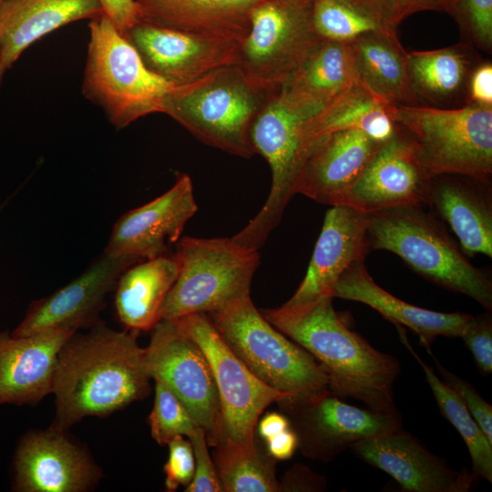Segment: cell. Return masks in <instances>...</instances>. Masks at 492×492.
Here are the masks:
<instances>
[{"label": "cell", "mask_w": 492, "mask_h": 492, "mask_svg": "<svg viewBox=\"0 0 492 492\" xmlns=\"http://www.w3.org/2000/svg\"><path fill=\"white\" fill-rule=\"evenodd\" d=\"M138 333L100 323L68 338L57 355L50 428L66 432L84 417L108 415L148 395L150 377Z\"/></svg>", "instance_id": "6da1fadb"}, {"label": "cell", "mask_w": 492, "mask_h": 492, "mask_svg": "<svg viewBox=\"0 0 492 492\" xmlns=\"http://www.w3.org/2000/svg\"><path fill=\"white\" fill-rule=\"evenodd\" d=\"M333 299L282 304L261 313L319 362L329 377L332 394L356 399L374 411H397L394 384L400 373L398 360L351 330L334 310Z\"/></svg>", "instance_id": "7a4b0ae2"}, {"label": "cell", "mask_w": 492, "mask_h": 492, "mask_svg": "<svg viewBox=\"0 0 492 492\" xmlns=\"http://www.w3.org/2000/svg\"><path fill=\"white\" fill-rule=\"evenodd\" d=\"M425 208L400 206L366 214L369 251H391L421 276L491 312V281L468 261L443 221Z\"/></svg>", "instance_id": "3957f363"}, {"label": "cell", "mask_w": 492, "mask_h": 492, "mask_svg": "<svg viewBox=\"0 0 492 492\" xmlns=\"http://www.w3.org/2000/svg\"><path fill=\"white\" fill-rule=\"evenodd\" d=\"M323 108L282 87L268 95L253 121L251 140L256 154L261 155L271 168V190L255 217L231 237L236 243L258 250L280 223L287 205L297 194L311 149L304 137L305 126Z\"/></svg>", "instance_id": "277c9868"}, {"label": "cell", "mask_w": 492, "mask_h": 492, "mask_svg": "<svg viewBox=\"0 0 492 492\" xmlns=\"http://www.w3.org/2000/svg\"><path fill=\"white\" fill-rule=\"evenodd\" d=\"M267 97L230 65L174 87L162 101L161 113L204 144L249 159L256 154L251 129Z\"/></svg>", "instance_id": "5b68a950"}, {"label": "cell", "mask_w": 492, "mask_h": 492, "mask_svg": "<svg viewBox=\"0 0 492 492\" xmlns=\"http://www.w3.org/2000/svg\"><path fill=\"white\" fill-rule=\"evenodd\" d=\"M206 314L233 354L270 387L298 399L331 392L323 367L275 329L250 293Z\"/></svg>", "instance_id": "8992f818"}, {"label": "cell", "mask_w": 492, "mask_h": 492, "mask_svg": "<svg viewBox=\"0 0 492 492\" xmlns=\"http://www.w3.org/2000/svg\"><path fill=\"white\" fill-rule=\"evenodd\" d=\"M82 92L122 129L140 118L161 113L174 86L150 71L138 51L103 13L89 23Z\"/></svg>", "instance_id": "52a82bcc"}, {"label": "cell", "mask_w": 492, "mask_h": 492, "mask_svg": "<svg viewBox=\"0 0 492 492\" xmlns=\"http://www.w3.org/2000/svg\"><path fill=\"white\" fill-rule=\"evenodd\" d=\"M391 117L411 139L432 177L457 174L490 181L492 107L468 103L448 109L404 105L393 107Z\"/></svg>", "instance_id": "ba28073f"}, {"label": "cell", "mask_w": 492, "mask_h": 492, "mask_svg": "<svg viewBox=\"0 0 492 492\" xmlns=\"http://www.w3.org/2000/svg\"><path fill=\"white\" fill-rule=\"evenodd\" d=\"M178 277L159 311V320L209 313L250 293L260 265L258 250L231 238L183 237L174 253Z\"/></svg>", "instance_id": "9c48e42d"}, {"label": "cell", "mask_w": 492, "mask_h": 492, "mask_svg": "<svg viewBox=\"0 0 492 492\" xmlns=\"http://www.w3.org/2000/svg\"><path fill=\"white\" fill-rule=\"evenodd\" d=\"M313 0H264L250 14L236 66L261 92L280 89L323 40L312 21Z\"/></svg>", "instance_id": "30bf717a"}, {"label": "cell", "mask_w": 492, "mask_h": 492, "mask_svg": "<svg viewBox=\"0 0 492 492\" xmlns=\"http://www.w3.org/2000/svg\"><path fill=\"white\" fill-rule=\"evenodd\" d=\"M173 321L202 349L217 386L219 413L214 429L206 435L208 445H254V432L262 412L290 395L258 379L229 348L206 313Z\"/></svg>", "instance_id": "8fae6325"}, {"label": "cell", "mask_w": 492, "mask_h": 492, "mask_svg": "<svg viewBox=\"0 0 492 492\" xmlns=\"http://www.w3.org/2000/svg\"><path fill=\"white\" fill-rule=\"evenodd\" d=\"M298 438L302 454L330 462L355 442L402 428L398 411L377 412L348 405L331 392L277 402Z\"/></svg>", "instance_id": "7c38bea8"}, {"label": "cell", "mask_w": 492, "mask_h": 492, "mask_svg": "<svg viewBox=\"0 0 492 492\" xmlns=\"http://www.w3.org/2000/svg\"><path fill=\"white\" fill-rule=\"evenodd\" d=\"M150 331L143 356L148 374L166 384L210 434L219 413V395L204 352L173 320H159Z\"/></svg>", "instance_id": "4fadbf2b"}, {"label": "cell", "mask_w": 492, "mask_h": 492, "mask_svg": "<svg viewBox=\"0 0 492 492\" xmlns=\"http://www.w3.org/2000/svg\"><path fill=\"white\" fill-rule=\"evenodd\" d=\"M432 176L408 136L396 128L381 144L340 205L368 214L400 206L427 207Z\"/></svg>", "instance_id": "5bb4252c"}, {"label": "cell", "mask_w": 492, "mask_h": 492, "mask_svg": "<svg viewBox=\"0 0 492 492\" xmlns=\"http://www.w3.org/2000/svg\"><path fill=\"white\" fill-rule=\"evenodd\" d=\"M138 263L128 256L103 251L76 279L54 293L33 302L13 336H26L51 329L91 328L100 323L107 294L121 273Z\"/></svg>", "instance_id": "9a60e30c"}, {"label": "cell", "mask_w": 492, "mask_h": 492, "mask_svg": "<svg viewBox=\"0 0 492 492\" xmlns=\"http://www.w3.org/2000/svg\"><path fill=\"white\" fill-rule=\"evenodd\" d=\"M146 67L174 87L236 65L239 43L138 22L125 35Z\"/></svg>", "instance_id": "2e32d148"}, {"label": "cell", "mask_w": 492, "mask_h": 492, "mask_svg": "<svg viewBox=\"0 0 492 492\" xmlns=\"http://www.w3.org/2000/svg\"><path fill=\"white\" fill-rule=\"evenodd\" d=\"M197 210L191 179L181 174L165 193L118 218L104 252L137 262L169 254Z\"/></svg>", "instance_id": "e0dca14e"}, {"label": "cell", "mask_w": 492, "mask_h": 492, "mask_svg": "<svg viewBox=\"0 0 492 492\" xmlns=\"http://www.w3.org/2000/svg\"><path fill=\"white\" fill-rule=\"evenodd\" d=\"M350 449L409 492H466L477 479L466 467L452 469L403 427L359 440Z\"/></svg>", "instance_id": "ac0fdd59"}, {"label": "cell", "mask_w": 492, "mask_h": 492, "mask_svg": "<svg viewBox=\"0 0 492 492\" xmlns=\"http://www.w3.org/2000/svg\"><path fill=\"white\" fill-rule=\"evenodd\" d=\"M16 489L24 492H83L100 473L88 455L65 432L49 428L21 441L15 457Z\"/></svg>", "instance_id": "d6986e66"}, {"label": "cell", "mask_w": 492, "mask_h": 492, "mask_svg": "<svg viewBox=\"0 0 492 492\" xmlns=\"http://www.w3.org/2000/svg\"><path fill=\"white\" fill-rule=\"evenodd\" d=\"M369 252L366 214L344 205L327 210L302 282L284 303L297 306L332 297L340 277ZM333 298V297H332Z\"/></svg>", "instance_id": "ffe728a7"}, {"label": "cell", "mask_w": 492, "mask_h": 492, "mask_svg": "<svg viewBox=\"0 0 492 492\" xmlns=\"http://www.w3.org/2000/svg\"><path fill=\"white\" fill-rule=\"evenodd\" d=\"M382 143L361 130H343L315 139L302 167L297 193L330 206L340 205Z\"/></svg>", "instance_id": "44dd1931"}, {"label": "cell", "mask_w": 492, "mask_h": 492, "mask_svg": "<svg viewBox=\"0 0 492 492\" xmlns=\"http://www.w3.org/2000/svg\"><path fill=\"white\" fill-rule=\"evenodd\" d=\"M76 331L0 333V404H33L53 393L57 355Z\"/></svg>", "instance_id": "7402d4cb"}, {"label": "cell", "mask_w": 492, "mask_h": 492, "mask_svg": "<svg viewBox=\"0 0 492 492\" xmlns=\"http://www.w3.org/2000/svg\"><path fill=\"white\" fill-rule=\"evenodd\" d=\"M491 195L487 181L457 174L432 177L427 207L448 224L466 256L492 257Z\"/></svg>", "instance_id": "603a6c76"}, {"label": "cell", "mask_w": 492, "mask_h": 492, "mask_svg": "<svg viewBox=\"0 0 492 492\" xmlns=\"http://www.w3.org/2000/svg\"><path fill=\"white\" fill-rule=\"evenodd\" d=\"M333 298L362 302L377 311L396 326H406L430 351L438 336L461 337L472 315L463 313H440L407 303L375 283L364 261L354 263L337 281Z\"/></svg>", "instance_id": "cb8c5ba5"}, {"label": "cell", "mask_w": 492, "mask_h": 492, "mask_svg": "<svg viewBox=\"0 0 492 492\" xmlns=\"http://www.w3.org/2000/svg\"><path fill=\"white\" fill-rule=\"evenodd\" d=\"M98 0H2L0 53L6 69L33 43L54 30L102 15Z\"/></svg>", "instance_id": "d4e9b609"}, {"label": "cell", "mask_w": 492, "mask_h": 492, "mask_svg": "<svg viewBox=\"0 0 492 492\" xmlns=\"http://www.w3.org/2000/svg\"><path fill=\"white\" fill-rule=\"evenodd\" d=\"M358 81L391 107L417 105L407 53L395 32L365 35L350 43Z\"/></svg>", "instance_id": "484cf974"}, {"label": "cell", "mask_w": 492, "mask_h": 492, "mask_svg": "<svg viewBox=\"0 0 492 492\" xmlns=\"http://www.w3.org/2000/svg\"><path fill=\"white\" fill-rule=\"evenodd\" d=\"M178 273V261L169 253L126 269L115 286L119 323L128 330L150 331L159 321L160 308Z\"/></svg>", "instance_id": "4316f807"}, {"label": "cell", "mask_w": 492, "mask_h": 492, "mask_svg": "<svg viewBox=\"0 0 492 492\" xmlns=\"http://www.w3.org/2000/svg\"><path fill=\"white\" fill-rule=\"evenodd\" d=\"M392 108L357 82L308 120L305 140L311 147L315 139L330 133L361 130L384 143L396 131Z\"/></svg>", "instance_id": "83f0119b"}, {"label": "cell", "mask_w": 492, "mask_h": 492, "mask_svg": "<svg viewBox=\"0 0 492 492\" xmlns=\"http://www.w3.org/2000/svg\"><path fill=\"white\" fill-rule=\"evenodd\" d=\"M357 82L350 44L323 39L282 87L325 107Z\"/></svg>", "instance_id": "f1b7e54d"}, {"label": "cell", "mask_w": 492, "mask_h": 492, "mask_svg": "<svg viewBox=\"0 0 492 492\" xmlns=\"http://www.w3.org/2000/svg\"><path fill=\"white\" fill-rule=\"evenodd\" d=\"M413 88L419 97L439 101L458 94L470 76V60L461 45L407 53Z\"/></svg>", "instance_id": "f546056e"}, {"label": "cell", "mask_w": 492, "mask_h": 492, "mask_svg": "<svg viewBox=\"0 0 492 492\" xmlns=\"http://www.w3.org/2000/svg\"><path fill=\"white\" fill-rule=\"evenodd\" d=\"M401 343L409 350L422 367L439 409L464 439L469 451L473 474L477 478L492 482V443H490L475 418L456 393L447 386L415 352L405 332L396 326Z\"/></svg>", "instance_id": "4dcf8cb0"}, {"label": "cell", "mask_w": 492, "mask_h": 492, "mask_svg": "<svg viewBox=\"0 0 492 492\" xmlns=\"http://www.w3.org/2000/svg\"><path fill=\"white\" fill-rule=\"evenodd\" d=\"M214 447L212 460L224 491H280L275 459L256 443L252 446L223 443Z\"/></svg>", "instance_id": "1f68e13d"}, {"label": "cell", "mask_w": 492, "mask_h": 492, "mask_svg": "<svg viewBox=\"0 0 492 492\" xmlns=\"http://www.w3.org/2000/svg\"><path fill=\"white\" fill-rule=\"evenodd\" d=\"M312 21L322 39L347 44L372 33L395 32L359 0H313Z\"/></svg>", "instance_id": "d6a6232c"}, {"label": "cell", "mask_w": 492, "mask_h": 492, "mask_svg": "<svg viewBox=\"0 0 492 492\" xmlns=\"http://www.w3.org/2000/svg\"><path fill=\"white\" fill-rule=\"evenodd\" d=\"M149 425L153 439L160 446L176 436L190 438L199 426L184 405L162 382L155 380V398Z\"/></svg>", "instance_id": "836d02e7"}, {"label": "cell", "mask_w": 492, "mask_h": 492, "mask_svg": "<svg viewBox=\"0 0 492 492\" xmlns=\"http://www.w3.org/2000/svg\"><path fill=\"white\" fill-rule=\"evenodd\" d=\"M446 12L479 48L492 47V0H447Z\"/></svg>", "instance_id": "e575fe53"}, {"label": "cell", "mask_w": 492, "mask_h": 492, "mask_svg": "<svg viewBox=\"0 0 492 492\" xmlns=\"http://www.w3.org/2000/svg\"><path fill=\"white\" fill-rule=\"evenodd\" d=\"M441 380L454 390L492 443V406L467 381L449 372L433 356Z\"/></svg>", "instance_id": "d590c367"}, {"label": "cell", "mask_w": 492, "mask_h": 492, "mask_svg": "<svg viewBox=\"0 0 492 492\" xmlns=\"http://www.w3.org/2000/svg\"><path fill=\"white\" fill-rule=\"evenodd\" d=\"M192 445L195 471L186 492H220L224 491L213 460L208 451L206 431L198 426L189 438Z\"/></svg>", "instance_id": "8d00e7d4"}, {"label": "cell", "mask_w": 492, "mask_h": 492, "mask_svg": "<svg viewBox=\"0 0 492 492\" xmlns=\"http://www.w3.org/2000/svg\"><path fill=\"white\" fill-rule=\"evenodd\" d=\"M169 458L164 466L167 491H175L179 486L187 487L192 480L195 460L191 442L182 436H176L168 443Z\"/></svg>", "instance_id": "74e56055"}, {"label": "cell", "mask_w": 492, "mask_h": 492, "mask_svg": "<svg viewBox=\"0 0 492 492\" xmlns=\"http://www.w3.org/2000/svg\"><path fill=\"white\" fill-rule=\"evenodd\" d=\"M471 352L479 370L492 372V317L491 313L472 316L461 336Z\"/></svg>", "instance_id": "f35d334b"}, {"label": "cell", "mask_w": 492, "mask_h": 492, "mask_svg": "<svg viewBox=\"0 0 492 492\" xmlns=\"http://www.w3.org/2000/svg\"><path fill=\"white\" fill-rule=\"evenodd\" d=\"M104 14L124 36L141 21L139 9L134 0H98Z\"/></svg>", "instance_id": "ab89813d"}, {"label": "cell", "mask_w": 492, "mask_h": 492, "mask_svg": "<svg viewBox=\"0 0 492 492\" xmlns=\"http://www.w3.org/2000/svg\"><path fill=\"white\" fill-rule=\"evenodd\" d=\"M326 479L303 465H294L280 483V491H323Z\"/></svg>", "instance_id": "60d3db41"}, {"label": "cell", "mask_w": 492, "mask_h": 492, "mask_svg": "<svg viewBox=\"0 0 492 492\" xmlns=\"http://www.w3.org/2000/svg\"><path fill=\"white\" fill-rule=\"evenodd\" d=\"M469 103L492 107V65L478 66L468 78Z\"/></svg>", "instance_id": "b9f144b4"}, {"label": "cell", "mask_w": 492, "mask_h": 492, "mask_svg": "<svg viewBox=\"0 0 492 492\" xmlns=\"http://www.w3.org/2000/svg\"><path fill=\"white\" fill-rule=\"evenodd\" d=\"M447 0H390V20L394 26L421 11L446 12Z\"/></svg>", "instance_id": "7bdbcfd3"}, {"label": "cell", "mask_w": 492, "mask_h": 492, "mask_svg": "<svg viewBox=\"0 0 492 492\" xmlns=\"http://www.w3.org/2000/svg\"><path fill=\"white\" fill-rule=\"evenodd\" d=\"M265 443L267 453L276 460L290 459L298 447V438L292 427L266 440Z\"/></svg>", "instance_id": "ee69618b"}, {"label": "cell", "mask_w": 492, "mask_h": 492, "mask_svg": "<svg viewBox=\"0 0 492 492\" xmlns=\"http://www.w3.org/2000/svg\"><path fill=\"white\" fill-rule=\"evenodd\" d=\"M259 436L264 440L289 429L291 427L288 418L282 413L271 412L266 414L259 423H257Z\"/></svg>", "instance_id": "f6af8a7d"}, {"label": "cell", "mask_w": 492, "mask_h": 492, "mask_svg": "<svg viewBox=\"0 0 492 492\" xmlns=\"http://www.w3.org/2000/svg\"><path fill=\"white\" fill-rule=\"evenodd\" d=\"M362 4L371 9L374 13L383 18L392 26L390 20V0H359ZM395 27V26H394Z\"/></svg>", "instance_id": "bcb514c9"}, {"label": "cell", "mask_w": 492, "mask_h": 492, "mask_svg": "<svg viewBox=\"0 0 492 492\" xmlns=\"http://www.w3.org/2000/svg\"><path fill=\"white\" fill-rule=\"evenodd\" d=\"M5 70H7V69L5 67V64L3 62L2 56H1V53H0V87H1V83H2V80H3L4 74H5Z\"/></svg>", "instance_id": "7dc6e473"}, {"label": "cell", "mask_w": 492, "mask_h": 492, "mask_svg": "<svg viewBox=\"0 0 492 492\" xmlns=\"http://www.w3.org/2000/svg\"><path fill=\"white\" fill-rule=\"evenodd\" d=\"M1 1H2V0H0V2H1Z\"/></svg>", "instance_id": "c3c4849f"}]
</instances>
